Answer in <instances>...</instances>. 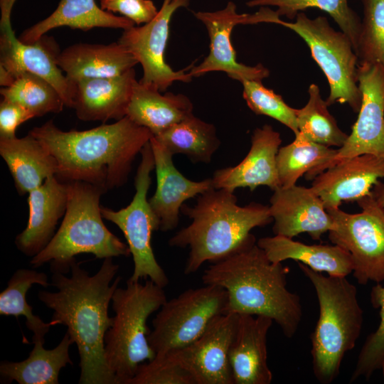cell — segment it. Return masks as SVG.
<instances>
[{
    "instance_id": "cell-27",
    "label": "cell",
    "mask_w": 384,
    "mask_h": 384,
    "mask_svg": "<svg viewBox=\"0 0 384 384\" xmlns=\"http://www.w3.org/2000/svg\"><path fill=\"white\" fill-rule=\"evenodd\" d=\"M193 108L192 102L185 95H162L154 87L137 81L126 117L155 137L193 114Z\"/></svg>"
},
{
    "instance_id": "cell-36",
    "label": "cell",
    "mask_w": 384,
    "mask_h": 384,
    "mask_svg": "<svg viewBox=\"0 0 384 384\" xmlns=\"http://www.w3.org/2000/svg\"><path fill=\"white\" fill-rule=\"evenodd\" d=\"M363 5L358 62L384 66V0H363Z\"/></svg>"
},
{
    "instance_id": "cell-1",
    "label": "cell",
    "mask_w": 384,
    "mask_h": 384,
    "mask_svg": "<svg viewBox=\"0 0 384 384\" xmlns=\"http://www.w3.org/2000/svg\"><path fill=\"white\" fill-rule=\"evenodd\" d=\"M75 262L71 275L52 273L51 292L41 290L38 297L53 311V325L67 326V332L77 345L80 356V384H117L105 356V336L112 324L108 308L121 277L114 282L119 265L112 257L104 259L100 270L90 276Z\"/></svg>"
},
{
    "instance_id": "cell-9",
    "label": "cell",
    "mask_w": 384,
    "mask_h": 384,
    "mask_svg": "<svg viewBox=\"0 0 384 384\" xmlns=\"http://www.w3.org/2000/svg\"><path fill=\"white\" fill-rule=\"evenodd\" d=\"M140 154L141 161L134 178L135 194L132 201L119 210L101 206V213L104 219L122 230L127 240L134 262V270L128 279H150L164 288L169 284V278L158 263L151 245L152 233L159 230L160 221L147 198L151 183L150 174L155 166L149 142Z\"/></svg>"
},
{
    "instance_id": "cell-12",
    "label": "cell",
    "mask_w": 384,
    "mask_h": 384,
    "mask_svg": "<svg viewBox=\"0 0 384 384\" xmlns=\"http://www.w3.org/2000/svg\"><path fill=\"white\" fill-rule=\"evenodd\" d=\"M189 1L164 0L158 14L151 21L124 30L118 42L142 65L141 83L163 92L175 81L192 80L189 73L174 70L164 58L171 17L178 9L188 6Z\"/></svg>"
},
{
    "instance_id": "cell-2",
    "label": "cell",
    "mask_w": 384,
    "mask_h": 384,
    "mask_svg": "<svg viewBox=\"0 0 384 384\" xmlns=\"http://www.w3.org/2000/svg\"><path fill=\"white\" fill-rule=\"evenodd\" d=\"M28 133L54 157L60 181H82L105 192L127 181L134 160L153 136L127 117L85 131L64 132L49 120Z\"/></svg>"
},
{
    "instance_id": "cell-34",
    "label": "cell",
    "mask_w": 384,
    "mask_h": 384,
    "mask_svg": "<svg viewBox=\"0 0 384 384\" xmlns=\"http://www.w3.org/2000/svg\"><path fill=\"white\" fill-rule=\"evenodd\" d=\"M3 100L16 103L34 117L60 112L65 103L57 90L44 78L30 72L19 75L14 83L2 87Z\"/></svg>"
},
{
    "instance_id": "cell-40",
    "label": "cell",
    "mask_w": 384,
    "mask_h": 384,
    "mask_svg": "<svg viewBox=\"0 0 384 384\" xmlns=\"http://www.w3.org/2000/svg\"><path fill=\"white\" fill-rule=\"evenodd\" d=\"M100 7L119 13L137 25L151 21L159 11L151 0H100Z\"/></svg>"
},
{
    "instance_id": "cell-31",
    "label": "cell",
    "mask_w": 384,
    "mask_h": 384,
    "mask_svg": "<svg viewBox=\"0 0 384 384\" xmlns=\"http://www.w3.org/2000/svg\"><path fill=\"white\" fill-rule=\"evenodd\" d=\"M336 153L337 149L311 141L299 132L292 143L280 147L277 152L280 186L296 185L305 174L307 179L313 180L326 169Z\"/></svg>"
},
{
    "instance_id": "cell-38",
    "label": "cell",
    "mask_w": 384,
    "mask_h": 384,
    "mask_svg": "<svg viewBox=\"0 0 384 384\" xmlns=\"http://www.w3.org/2000/svg\"><path fill=\"white\" fill-rule=\"evenodd\" d=\"M370 302L374 308L380 309V323L377 329L367 337L360 351L351 383L361 378H370L381 368L384 361V285L377 283L372 287Z\"/></svg>"
},
{
    "instance_id": "cell-30",
    "label": "cell",
    "mask_w": 384,
    "mask_h": 384,
    "mask_svg": "<svg viewBox=\"0 0 384 384\" xmlns=\"http://www.w3.org/2000/svg\"><path fill=\"white\" fill-rule=\"evenodd\" d=\"M154 137L173 156L183 154L195 164H209L220 146L215 127L193 114Z\"/></svg>"
},
{
    "instance_id": "cell-45",
    "label": "cell",
    "mask_w": 384,
    "mask_h": 384,
    "mask_svg": "<svg viewBox=\"0 0 384 384\" xmlns=\"http://www.w3.org/2000/svg\"><path fill=\"white\" fill-rule=\"evenodd\" d=\"M381 369L383 370V379H384V361H383Z\"/></svg>"
},
{
    "instance_id": "cell-42",
    "label": "cell",
    "mask_w": 384,
    "mask_h": 384,
    "mask_svg": "<svg viewBox=\"0 0 384 384\" xmlns=\"http://www.w3.org/2000/svg\"><path fill=\"white\" fill-rule=\"evenodd\" d=\"M16 0H0V27L11 26V14Z\"/></svg>"
},
{
    "instance_id": "cell-37",
    "label": "cell",
    "mask_w": 384,
    "mask_h": 384,
    "mask_svg": "<svg viewBox=\"0 0 384 384\" xmlns=\"http://www.w3.org/2000/svg\"><path fill=\"white\" fill-rule=\"evenodd\" d=\"M241 83L242 97L254 113L273 118L294 134L299 133L296 109L289 107L281 95L265 87L260 81L245 80Z\"/></svg>"
},
{
    "instance_id": "cell-35",
    "label": "cell",
    "mask_w": 384,
    "mask_h": 384,
    "mask_svg": "<svg viewBox=\"0 0 384 384\" xmlns=\"http://www.w3.org/2000/svg\"><path fill=\"white\" fill-rule=\"evenodd\" d=\"M250 7L273 6L278 15L294 18L302 10L316 8L329 14L341 31L351 40L356 53L361 31L359 16L349 6L348 0H250Z\"/></svg>"
},
{
    "instance_id": "cell-43",
    "label": "cell",
    "mask_w": 384,
    "mask_h": 384,
    "mask_svg": "<svg viewBox=\"0 0 384 384\" xmlns=\"http://www.w3.org/2000/svg\"><path fill=\"white\" fill-rule=\"evenodd\" d=\"M372 195L384 213V182L378 181L373 186Z\"/></svg>"
},
{
    "instance_id": "cell-22",
    "label": "cell",
    "mask_w": 384,
    "mask_h": 384,
    "mask_svg": "<svg viewBox=\"0 0 384 384\" xmlns=\"http://www.w3.org/2000/svg\"><path fill=\"white\" fill-rule=\"evenodd\" d=\"M274 321L264 316L240 314L229 359L233 384H270L267 333Z\"/></svg>"
},
{
    "instance_id": "cell-6",
    "label": "cell",
    "mask_w": 384,
    "mask_h": 384,
    "mask_svg": "<svg viewBox=\"0 0 384 384\" xmlns=\"http://www.w3.org/2000/svg\"><path fill=\"white\" fill-rule=\"evenodd\" d=\"M68 183V204L62 223L48 244L31 257V265L49 263L52 273L67 274L75 256L92 254L95 258L129 257L127 244L110 232L103 223L100 205L103 189L82 181Z\"/></svg>"
},
{
    "instance_id": "cell-23",
    "label": "cell",
    "mask_w": 384,
    "mask_h": 384,
    "mask_svg": "<svg viewBox=\"0 0 384 384\" xmlns=\"http://www.w3.org/2000/svg\"><path fill=\"white\" fill-rule=\"evenodd\" d=\"M137 81L134 68L117 77L78 80L73 107L77 117L83 121L103 122L122 119Z\"/></svg>"
},
{
    "instance_id": "cell-26",
    "label": "cell",
    "mask_w": 384,
    "mask_h": 384,
    "mask_svg": "<svg viewBox=\"0 0 384 384\" xmlns=\"http://www.w3.org/2000/svg\"><path fill=\"white\" fill-rule=\"evenodd\" d=\"M0 154L20 195L28 193L57 173L54 157L30 133L20 139L0 138Z\"/></svg>"
},
{
    "instance_id": "cell-33",
    "label": "cell",
    "mask_w": 384,
    "mask_h": 384,
    "mask_svg": "<svg viewBox=\"0 0 384 384\" xmlns=\"http://www.w3.org/2000/svg\"><path fill=\"white\" fill-rule=\"evenodd\" d=\"M308 93L309 97L306 105L296 109L299 132L314 142L329 147H341L348 134L338 127L316 84L309 85Z\"/></svg>"
},
{
    "instance_id": "cell-28",
    "label": "cell",
    "mask_w": 384,
    "mask_h": 384,
    "mask_svg": "<svg viewBox=\"0 0 384 384\" xmlns=\"http://www.w3.org/2000/svg\"><path fill=\"white\" fill-rule=\"evenodd\" d=\"M134 24L124 16L103 10L95 0H60L50 16L23 31L18 38L32 43L50 30L61 26L87 31L96 27L125 30Z\"/></svg>"
},
{
    "instance_id": "cell-41",
    "label": "cell",
    "mask_w": 384,
    "mask_h": 384,
    "mask_svg": "<svg viewBox=\"0 0 384 384\" xmlns=\"http://www.w3.org/2000/svg\"><path fill=\"white\" fill-rule=\"evenodd\" d=\"M34 116L23 107L5 100L0 103V138L16 137L17 127Z\"/></svg>"
},
{
    "instance_id": "cell-11",
    "label": "cell",
    "mask_w": 384,
    "mask_h": 384,
    "mask_svg": "<svg viewBox=\"0 0 384 384\" xmlns=\"http://www.w3.org/2000/svg\"><path fill=\"white\" fill-rule=\"evenodd\" d=\"M357 203L361 208L357 213L326 210L334 225L329 238L349 252L360 284L380 283L384 281V213L372 192Z\"/></svg>"
},
{
    "instance_id": "cell-21",
    "label": "cell",
    "mask_w": 384,
    "mask_h": 384,
    "mask_svg": "<svg viewBox=\"0 0 384 384\" xmlns=\"http://www.w3.org/2000/svg\"><path fill=\"white\" fill-rule=\"evenodd\" d=\"M68 191V183L53 176L28 193V223L15 239L20 252L33 257L51 240L58 220L66 211Z\"/></svg>"
},
{
    "instance_id": "cell-17",
    "label": "cell",
    "mask_w": 384,
    "mask_h": 384,
    "mask_svg": "<svg viewBox=\"0 0 384 384\" xmlns=\"http://www.w3.org/2000/svg\"><path fill=\"white\" fill-rule=\"evenodd\" d=\"M281 143L280 134L272 126L265 124L256 128L246 156L236 166L216 170L212 177L213 187L231 192L238 188H249L253 191L260 186L272 191L281 187L277 167Z\"/></svg>"
},
{
    "instance_id": "cell-8",
    "label": "cell",
    "mask_w": 384,
    "mask_h": 384,
    "mask_svg": "<svg viewBox=\"0 0 384 384\" xmlns=\"http://www.w3.org/2000/svg\"><path fill=\"white\" fill-rule=\"evenodd\" d=\"M274 23L292 30L308 45L329 85L327 105L346 103L358 112L362 99L357 80L358 58L349 38L342 31H336L326 17L311 19L302 12L297 14L294 22L278 17Z\"/></svg>"
},
{
    "instance_id": "cell-14",
    "label": "cell",
    "mask_w": 384,
    "mask_h": 384,
    "mask_svg": "<svg viewBox=\"0 0 384 384\" xmlns=\"http://www.w3.org/2000/svg\"><path fill=\"white\" fill-rule=\"evenodd\" d=\"M238 319L236 313L219 315L194 341L166 355L185 368L196 384H233L229 354Z\"/></svg>"
},
{
    "instance_id": "cell-32",
    "label": "cell",
    "mask_w": 384,
    "mask_h": 384,
    "mask_svg": "<svg viewBox=\"0 0 384 384\" xmlns=\"http://www.w3.org/2000/svg\"><path fill=\"white\" fill-rule=\"evenodd\" d=\"M33 284L47 288L50 283L44 272L24 268L17 270L8 281L6 288L0 294V314L16 318L25 316L26 325L33 331V336L45 338L50 326L54 325L51 321L46 323L33 314V308L26 300V294Z\"/></svg>"
},
{
    "instance_id": "cell-10",
    "label": "cell",
    "mask_w": 384,
    "mask_h": 384,
    "mask_svg": "<svg viewBox=\"0 0 384 384\" xmlns=\"http://www.w3.org/2000/svg\"><path fill=\"white\" fill-rule=\"evenodd\" d=\"M228 293L222 287L204 284L166 301L152 321L148 342L155 356H164L198 338L216 316L226 313Z\"/></svg>"
},
{
    "instance_id": "cell-39",
    "label": "cell",
    "mask_w": 384,
    "mask_h": 384,
    "mask_svg": "<svg viewBox=\"0 0 384 384\" xmlns=\"http://www.w3.org/2000/svg\"><path fill=\"white\" fill-rule=\"evenodd\" d=\"M128 384H196L192 375L168 355L141 363Z\"/></svg>"
},
{
    "instance_id": "cell-13",
    "label": "cell",
    "mask_w": 384,
    "mask_h": 384,
    "mask_svg": "<svg viewBox=\"0 0 384 384\" xmlns=\"http://www.w3.org/2000/svg\"><path fill=\"white\" fill-rule=\"evenodd\" d=\"M357 80L362 95L358 118L345 143L337 149L326 169L362 154L384 159V66L359 63Z\"/></svg>"
},
{
    "instance_id": "cell-24",
    "label": "cell",
    "mask_w": 384,
    "mask_h": 384,
    "mask_svg": "<svg viewBox=\"0 0 384 384\" xmlns=\"http://www.w3.org/2000/svg\"><path fill=\"white\" fill-rule=\"evenodd\" d=\"M57 62L74 83L87 78L119 76L138 63L118 41L108 45L73 44L60 53Z\"/></svg>"
},
{
    "instance_id": "cell-18",
    "label": "cell",
    "mask_w": 384,
    "mask_h": 384,
    "mask_svg": "<svg viewBox=\"0 0 384 384\" xmlns=\"http://www.w3.org/2000/svg\"><path fill=\"white\" fill-rule=\"evenodd\" d=\"M384 178V159L373 154L356 156L326 169L311 186L326 210L338 208L343 201H357L368 196Z\"/></svg>"
},
{
    "instance_id": "cell-25",
    "label": "cell",
    "mask_w": 384,
    "mask_h": 384,
    "mask_svg": "<svg viewBox=\"0 0 384 384\" xmlns=\"http://www.w3.org/2000/svg\"><path fill=\"white\" fill-rule=\"evenodd\" d=\"M257 244L272 262L293 260L331 276L347 277L353 272L349 252L335 244L307 245L277 235L261 238Z\"/></svg>"
},
{
    "instance_id": "cell-44",
    "label": "cell",
    "mask_w": 384,
    "mask_h": 384,
    "mask_svg": "<svg viewBox=\"0 0 384 384\" xmlns=\"http://www.w3.org/2000/svg\"><path fill=\"white\" fill-rule=\"evenodd\" d=\"M16 78L5 68L0 65V85L3 87L11 85Z\"/></svg>"
},
{
    "instance_id": "cell-15",
    "label": "cell",
    "mask_w": 384,
    "mask_h": 384,
    "mask_svg": "<svg viewBox=\"0 0 384 384\" xmlns=\"http://www.w3.org/2000/svg\"><path fill=\"white\" fill-rule=\"evenodd\" d=\"M194 15L207 29L210 50L205 59L191 69L189 73L193 78L213 71L224 72L240 82L245 80L262 82L269 76V70L262 64L249 66L239 63L231 41L232 31L235 26L260 23L258 11L252 14H238L235 4L229 1L223 9L198 11Z\"/></svg>"
},
{
    "instance_id": "cell-19",
    "label": "cell",
    "mask_w": 384,
    "mask_h": 384,
    "mask_svg": "<svg viewBox=\"0 0 384 384\" xmlns=\"http://www.w3.org/2000/svg\"><path fill=\"white\" fill-rule=\"evenodd\" d=\"M60 52L52 36L43 35L32 43H24L14 33L0 39V65L16 78L25 72L44 78L57 90L65 105L73 108L75 83L63 74L58 65Z\"/></svg>"
},
{
    "instance_id": "cell-20",
    "label": "cell",
    "mask_w": 384,
    "mask_h": 384,
    "mask_svg": "<svg viewBox=\"0 0 384 384\" xmlns=\"http://www.w3.org/2000/svg\"><path fill=\"white\" fill-rule=\"evenodd\" d=\"M154 159L156 188L149 198L163 232L177 227L185 201L214 188L212 178L200 181L185 177L174 166L173 155L154 136L149 140Z\"/></svg>"
},
{
    "instance_id": "cell-16",
    "label": "cell",
    "mask_w": 384,
    "mask_h": 384,
    "mask_svg": "<svg viewBox=\"0 0 384 384\" xmlns=\"http://www.w3.org/2000/svg\"><path fill=\"white\" fill-rule=\"evenodd\" d=\"M270 211L274 235L289 238L308 233L314 240L334 228V220L310 188L294 185L273 191Z\"/></svg>"
},
{
    "instance_id": "cell-7",
    "label": "cell",
    "mask_w": 384,
    "mask_h": 384,
    "mask_svg": "<svg viewBox=\"0 0 384 384\" xmlns=\"http://www.w3.org/2000/svg\"><path fill=\"white\" fill-rule=\"evenodd\" d=\"M166 301L164 288L150 279L143 284L127 279L126 287L114 291V316L105 336V356L117 384H128L139 366L155 357L148 342L147 320Z\"/></svg>"
},
{
    "instance_id": "cell-5",
    "label": "cell",
    "mask_w": 384,
    "mask_h": 384,
    "mask_svg": "<svg viewBox=\"0 0 384 384\" xmlns=\"http://www.w3.org/2000/svg\"><path fill=\"white\" fill-rule=\"evenodd\" d=\"M314 287L319 316L311 336L313 373L321 384L331 383L338 375L344 356L359 338L363 311L357 289L346 277L324 275L298 262Z\"/></svg>"
},
{
    "instance_id": "cell-3",
    "label": "cell",
    "mask_w": 384,
    "mask_h": 384,
    "mask_svg": "<svg viewBox=\"0 0 384 384\" xmlns=\"http://www.w3.org/2000/svg\"><path fill=\"white\" fill-rule=\"evenodd\" d=\"M289 270L272 262L252 235L226 257L211 263L203 284H215L228 293L226 313L272 319L287 338L293 337L302 319L299 297L287 288Z\"/></svg>"
},
{
    "instance_id": "cell-4",
    "label": "cell",
    "mask_w": 384,
    "mask_h": 384,
    "mask_svg": "<svg viewBox=\"0 0 384 384\" xmlns=\"http://www.w3.org/2000/svg\"><path fill=\"white\" fill-rule=\"evenodd\" d=\"M196 203L181 206L191 223L169 241L173 247H189L185 274L196 272L206 262H215L243 245L251 230L271 223L270 208L258 203L238 205V198L224 188H213L197 196Z\"/></svg>"
},
{
    "instance_id": "cell-29",
    "label": "cell",
    "mask_w": 384,
    "mask_h": 384,
    "mask_svg": "<svg viewBox=\"0 0 384 384\" xmlns=\"http://www.w3.org/2000/svg\"><path fill=\"white\" fill-rule=\"evenodd\" d=\"M34 346L29 356L19 362L3 361L0 363L1 383L18 384H58L61 369L73 365L69 348L73 341L66 331L58 345L53 349L43 346L45 338L33 336Z\"/></svg>"
}]
</instances>
